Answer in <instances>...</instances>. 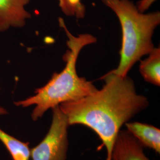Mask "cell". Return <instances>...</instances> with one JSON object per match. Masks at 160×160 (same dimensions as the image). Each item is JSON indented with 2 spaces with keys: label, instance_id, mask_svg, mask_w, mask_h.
I'll return each mask as SVG.
<instances>
[{
  "label": "cell",
  "instance_id": "7",
  "mask_svg": "<svg viewBox=\"0 0 160 160\" xmlns=\"http://www.w3.org/2000/svg\"><path fill=\"white\" fill-rule=\"evenodd\" d=\"M126 130L139 141L144 148L160 154V130L156 126L139 122H129L125 125Z\"/></svg>",
  "mask_w": 160,
  "mask_h": 160
},
{
  "label": "cell",
  "instance_id": "5",
  "mask_svg": "<svg viewBox=\"0 0 160 160\" xmlns=\"http://www.w3.org/2000/svg\"><path fill=\"white\" fill-rule=\"evenodd\" d=\"M30 0H0V32L23 28L31 17L25 7Z\"/></svg>",
  "mask_w": 160,
  "mask_h": 160
},
{
  "label": "cell",
  "instance_id": "11",
  "mask_svg": "<svg viewBox=\"0 0 160 160\" xmlns=\"http://www.w3.org/2000/svg\"><path fill=\"white\" fill-rule=\"evenodd\" d=\"M157 0H140L136 4L139 12H145Z\"/></svg>",
  "mask_w": 160,
  "mask_h": 160
},
{
  "label": "cell",
  "instance_id": "10",
  "mask_svg": "<svg viewBox=\"0 0 160 160\" xmlns=\"http://www.w3.org/2000/svg\"><path fill=\"white\" fill-rule=\"evenodd\" d=\"M58 4L66 16L82 18L86 15V7L82 0H58Z\"/></svg>",
  "mask_w": 160,
  "mask_h": 160
},
{
  "label": "cell",
  "instance_id": "2",
  "mask_svg": "<svg viewBox=\"0 0 160 160\" xmlns=\"http://www.w3.org/2000/svg\"><path fill=\"white\" fill-rule=\"evenodd\" d=\"M59 23L68 39V49L63 57L66 62L65 68L61 72L52 75L45 86L35 90L33 96L14 103L24 108L34 106L31 113L34 122L41 119L48 110L62 103L78 100L97 90L92 81L79 77L76 69L80 52L85 46L96 43L97 38L88 33L74 36L69 31L62 18H59Z\"/></svg>",
  "mask_w": 160,
  "mask_h": 160
},
{
  "label": "cell",
  "instance_id": "3",
  "mask_svg": "<svg viewBox=\"0 0 160 160\" xmlns=\"http://www.w3.org/2000/svg\"><path fill=\"white\" fill-rule=\"evenodd\" d=\"M118 18L122 31L120 62L112 71L126 77L133 65L154 48L152 36L160 24V12H139L131 0H102Z\"/></svg>",
  "mask_w": 160,
  "mask_h": 160
},
{
  "label": "cell",
  "instance_id": "1",
  "mask_svg": "<svg viewBox=\"0 0 160 160\" xmlns=\"http://www.w3.org/2000/svg\"><path fill=\"white\" fill-rule=\"evenodd\" d=\"M104 84L90 95L59 106L70 126L80 125L94 132L110 160L116 139L123 126L149 106L148 98L138 93L131 77L112 71L101 78Z\"/></svg>",
  "mask_w": 160,
  "mask_h": 160
},
{
  "label": "cell",
  "instance_id": "12",
  "mask_svg": "<svg viewBox=\"0 0 160 160\" xmlns=\"http://www.w3.org/2000/svg\"><path fill=\"white\" fill-rule=\"evenodd\" d=\"M7 111L6 110V109L0 106V116L4 115V114H7Z\"/></svg>",
  "mask_w": 160,
  "mask_h": 160
},
{
  "label": "cell",
  "instance_id": "13",
  "mask_svg": "<svg viewBox=\"0 0 160 160\" xmlns=\"http://www.w3.org/2000/svg\"><path fill=\"white\" fill-rule=\"evenodd\" d=\"M0 91H1V88H0Z\"/></svg>",
  "mask_w": 160,
  "mask_h": 160
},
{
  "label": "cell",
  "instance_id": "4",
  "mask_svg": "<svg viewBox=\"0 0 160 160\" xmlns=\"http://www.w3.org/2000/svg\"><path fill=\"white\" fill-rule=\"evenodd\" d=\"M51 124L40 143L31 148L32 160H67L69 149L68 129L66 115L59 106L51 109Z\"/></svg>",
  "mask_w": 160,
  "mask_h": 160
},
{
  "label": "cell",
  "instance_id": "9",
  "mask_svg": "<svg viewBox=\"0 0 160 160\" xmlns=\"http://www.w3.org/2000/svg\"><path fill=\"white\" fill-rule=\"evenodd\" d=\"M0 141L8 151L13 160H30L31 148L29 142H24L0 128Z\"/></svg>",
  "mask_w": 160,
  "mask_h": 160
},
{
  "label": "cell",
  "instance_id": "8",
  "mask_svg": "<svg viewBox=\"0 0 160 160\" xmlns=\"http://www.w3.org/2000/svg\"><path fill=\"white\" fill-rule=\"evenodd\" d=\"M148 57L141 61L139 71L143 79L153 85H160V49L154 48Z\"/></svg>",
  "mask_w": 160,
  "mask_h": 160
},
{
  "label": "cell",
  "instance_id": "6",
  "mask_svg": "<svg viewBox=\"0 0 160 160\" xmlns=\"http://www.w3.org/2000/svg\"><path fill=\"white\" fill-rule=\"evenodd\" d=\"M144 147L127 130H120L112 149L110 160H151Z\"/></svg>",
  "mask_w": 160,
  "mask_h": 160
}]
</instances>
